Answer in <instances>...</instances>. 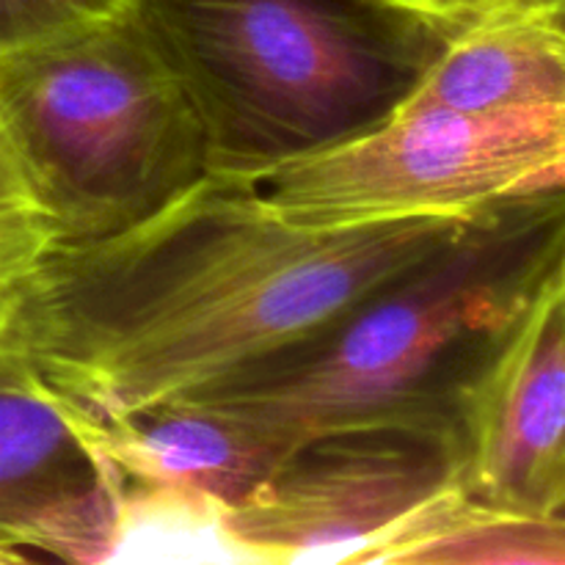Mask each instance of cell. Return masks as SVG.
<instances>
[{"label":"cell","mask_w":565,"mask_h":565,"mask_svg":"<svg viewBox=\"0 0 565 565\" xmlns=\"http://www.w3.org/2000/svg\"><path fill=\"white\" fill-rule=\"evenodd\" d=\"M458 221L309 230L204 177L119 235L50 246L11 287L6 348L94 419L182 401L323 329Z\"/></svg>","instance_id":"1"},{"label":"cell","mask_w":565,"mask_h":565,"mask_svg":"<svg viewBox=\"0 0 565 565\" xmlns=\"http://www.w3.org/2000/svg\"><path fill=\"white\" fill-rule=\"evenodd\" d=\"M565 252V191L478 210L315 334L199 395L296 445L348 425L456 434L469 384Z\"/></svg>","instance_id":"2"},{"label":"cell","mask_w":565,"mask_h":565,"mask_svg":"<svg viewBox=\"0 0 565 565\" xmlns=\"http://www.w3.org/2000/svg\"><path fill=\"white\" fill-rule=\"evenodd\" d=\"M185 86L207 177L254 182L401 108L447 36L390 0H136Z\"/></svg>","instance_id":"3"},{"label":"cell","mask_w":565,"mask_h":565,"mask_svg":"<svg viewBox=\"0 0 565 565\" xmlns=\"http://www.w3.org/2000/svg\"><path fill=\"white\" fill-rule=\"evenodd\" d=\"M0 125L53 246L119 235L207 177L202 121L136 3L3 55Z\"/></svg>","instance_id":"4"},{"label":"cell","mask_w":565,"mask_h":565,"mask_svg":"<svg viewBox=\"0 0 565 565\" xmlns=\"http://www.w3.org/2000/svg\"><path fill=\"white\" fill-rule=\"evenodd\" d=\"M279 218L309 230L467 218L565 191V103L456 110L403 103L384 121L252 182Z\"/></svg>","instance_id":"5"},{"label":"cell","mask_w":565,"mask_h":565,"mask_svg":"<svg viewBox=\"0 0 565 565\" xmlns=\"http://www.w3.org/2000/svg\"><path fill=\"white\" fill-rule=\"evenodd\" d=\"M456 494L463 491L452 430L348 425L298 439L252 494L213 519V527L248 561L296 563L373 544Z\"/></svg>","instance_id":"6"},{"label":"cell","mask_w":565,"mask_h":565,"mask_svg":"<svg viewBox=\"0 0 565 565\" xmlns=\"http://www.w3.org/2000/svg\"><path fill=\"white\" fill-rule=\"evenodd\" d=\"M130 522L94 419L25 359L0 351V550L22 563H105Z\"/></svg>","instance_id":"7"},{"label":"cell","mask_w":565,"mask_h":565,"mask_svg":"<svg viewBox=\"0 0 565 565\" xmlns=\"http://www.w3.org/2000/svg\"><path fill=\"white\" fill-rule=\"evenodd\" d=\"M456 439L469 502L565 513V252L469 384Z\"/></svg>","instance_id":"8"},{"label":"cell","mask_w":565,"mask_h":565,"mask_svg":"<svg viewBox=\"0 0 565 565\" xmlns=\"http://www.w3.org/2000/svg\"><path fill=\"white\" fill-rule=\"evenodd\" d=\"M94 434L119 475L132 519L171 513L213 522L252 494L292 447L270 425L207 401H169L94 419Z\"/></svg>","instance_id":"9"},{"label":"cell","mask_w":565,"mask_h":565,"mask_svg":"<svg viewBox=\"0 0 565 565\" xmlns=\"http://www.w3.org/2000/svg\"><path fill=\"white\" fill-rule=\"evenodd\" d=\"M406 103L456 110L563 105L565 28L533 17L456 33Z\"/></svg>","instance_id":"10"},{"label":"cell","mask_w":565,"mask_h":565,"mask_svg":"<svg viewBox=\"0 0 565 565\" xmlns=\"http://www.w3.org/2000/svg\"><path fill=\"white\" fill-rule=\"evenodd\" d=\"M50 246L53 232L0 125V287L25 279Z\"/></svg>","instance_id":"11"},{"label":"cell","mask_w":565,"mask_h":565,"mask_svg":"<svg viewBox=\"0 0 565 565\" xmlns=\"http://www.w3.org/2000/svg\"><path fill=\"white\" fill-rule=\"evenodd\" d=\"M136 0H0V58L121 14Z\"/></svg>","instance_id":"12"},{"label":"cell","mask_w":565,"mask_h":565,"mask_svg":"<svg viewBox=\"0 0 565 565\" xmlns=\"http://www.w3.org/2000/svg\"><path fill=\"white\" fill-rule=\"evenodd\" d=\"M11 287H0V351H6V323H9Z\"/></svg>","instance_id":"13"},{"label":"cell","mask_w":565,"mask_h":565,"mask_svg":"<svg viewBox=\"0 0 565 565\" xmlns=\"http://www.w3.org/2000/svg\"><path fill=\"white\" fill-rule=\"evenodd\" d=\"M11 563H22V561L17 555H11V552L0 550V565H11Z\"/></svg>","instance_id":"14"},{"label":"cell","mask_w":565,"mask_h":565,"mask_svg":"<svg viewBox=\"0 0 565 565\" xmlns=\"http://www.w3.org/2000/svg\"><path fill=\"white\" fill-rule=\"evenodd\" d=\"M555 6H557V14H561L563 28H565V0H555Z\"/></svg>","instance_id":"15"}]
</instances>
